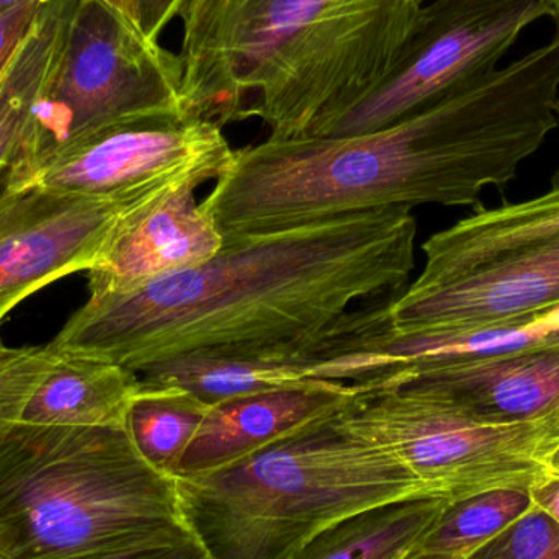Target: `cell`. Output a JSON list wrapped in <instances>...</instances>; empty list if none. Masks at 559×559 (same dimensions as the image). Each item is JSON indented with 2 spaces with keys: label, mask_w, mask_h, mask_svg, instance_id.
<instances>
[{
  "label": "cell",
  "mask_w": 559,
  "mask_h": 559,
  "mask_svg": "<svg viewBox=\"0 0 559 559\" xmlns=\"http://www.w3.org/2000/svg\"><path fill=\"white\" fill-rule=\"evenodd\" d=\"M3 348H5V345H3V342L0 341V350H3Z\"/></svg>",
  "instance_id": "33"
},
{
  "label": "cell",
  "mask_w": 559,
  "mask_h": 559,
  "mask_svg": "<svg viewBox=\"0 0 559 559\" xmlns=\"http://www.w3.org/2000/svg\"><path fill=\"white\" fill-rule=\"evenodd\" d=\"M354 390L350 383L316 380L216 404L183 453L176 478L235 465L318 420L335 416Z\"/></svg>",
  "instance_id": "14"
},
{
  "label": "cell",
  "mask_w": 559,
  "mask_h": 559,
  "mask_svg": "<svg viewBox=\"0 0 559 559\" xmlns=\"http://www.w3.org/2000/svg\"><path fill=\"white\" fill-rule=\"evenodd\" d=\"M105 5L110 7L111 10L123 16L127 22H130L134 28L140 29V9H138V0H100ZM143 33V32H141Z\"/></svg>",
  "instance_id": "28"
},
{
  "label": "cell",
  "mask_w": 559,
  "mask_h": 559,
  "mask_svg": "<svg viewBox=\"0 0 559 559\" xmlns=\"http://www.w3.org/2000/svg\"><path fill=\"white\" fill-rule=\"evenodd\" d=\"M416 236L411 209L390 206L225 242L136 292L88 295L48 348L134 373L189 354L314 352L354 306L403 293Z\"/></svg>",
  "instance_id": "1"
},
{
  "label": "cell",
  "mask_w": 559,
  "mask_h": 559,
  "mask_svg": "<svg viewBox=\"0 0 559 559\" xmlns=\"http://www.w3.org/2000/svg\"><path fill=\"white\" fill-rule=\"evenodd\" d=\"M450 501L416 495L335 522L289 559H401L417 548Z\"/></svg>",
  "instance_id": "18"
},
{
  "label": "cell",
  "mask_w": 559,
  "mask_h": 559,
  "mask_svg": "<svg viewBox=\"0 0 559 559\" xmlns=\"http://www.w3.org/2000/svg\"><path fill=\"white\" fill-rule=\"evenodd\" d=\"M427 0H189L183 100L216 127L321 136L390 74Z\"/></svg>",
  "instance_id": "3"
},
{
  "label": "cell",
  "mask_w": 559,
  "mask_h": 559,
  "mask_svg": "<svg viewBox=\"0 0 559 559\" xmlns=\"http://www.w3.org/2000/svg\"><path fill=\"white\" fill-rule=\"evenodd\" d=\"M559 236V169L547 193L527 202L478 209L424 242L426 265L414 285L460 277L495 259Z\"/></svg>",
  "instance_id": "16"
},
{
  "label": "cell",
  "mask_w": 559,
  "mask_h": 559,
  "mask_svg": "<svg viewBox=\"0 0 559 559\" xmlns=\"http://www.w3.org/2000/svg\"><path fill=\"white\" fill-rule=\"evenodd\" d=\"M189 0H138L140 28L146 38L157 41L176 16L182 15Z\"/></svg>",
  "instance_id": "26"
},
{
  "label": "cell",
  "mask_w": 559,
  "mask_h": 559,
  "mask_svg": "<svg viewBox=\"0 0 559 559\" xmlns=\"http://www.w3.org/2000/svg\"><path fill=\"white\" fill-rule=\"evenodd\" d=\"M176 485L183 521L213 559H289L342 519L426 495L341 413L235 465L176 478Z\"/></svg>",
  "instance_id": "5"
},
{
  "label": "cell",
  "mask_w": 559,
  "mask_h": 559,
  "mask_svg": "<svg viewBox=\"0 0 559 559\" xmlns=\"http://www.w3.org/2000/svg\"><path fill=\"white\" fill-rule=\"evenodd\" d=\"M147 388H177L209 406L301 386L316 380L341 381L342 364L332 335L321 348L302 354H189L154 361L136 371Z\"/></svg>",
  "instance_id": "15"
},
{
  "label": "cell",
  "mask_w": 559,
  "mask_h": 559,
  "mask_svg": "<svg viewBox=\"0 0 559 559\" xmlns=\"http://www.w3.org/2000/svg\"><path fill=\"white\" fill-rule=\"evenodd\" d=\"M193 537L176 479L127 426L9 424L0 432V559H84Z\"/></svg>",
  "instance_id": "4"
},
{
  "label": "cell",
  "mask_w": 559,
  "mask_h": 559,
  "mask_svg": "<svg viewBox=\"0 0 559 559\" xmlns=\"http://www.w3.org/2000/svg\"><path fill=\"white\" fill-rule=\"evenodd\" d=\"M545 472L559 478V442L545 459Z\"/></svg>",
  "instance_id": "29"
},
{
  "label": "cell",
  "mask_w": 559,
  "mask_h": 559,
  "mask_svg": "<svg viewBox=\"0 0 559 559\" xmlns=\"http://www.w3.org/2000/svg\"><path fill=\"white\" fill-rule=\"evenodd\" d=\"M22 2H26V0H0V13L12 9V7L19 5V3Z\"/></svg>",
  "instance_id": "31"
},
{
  "label": "cell",
  "mask_w": 559,
  "mask_h": 559,
  "mask_svg": "<svg viewBox=\"0 0 559 559\" xmlns=\"http://www.w3.org/2000/svg\"><path fill=\"white\" fill-rule=\"evenodd\" d=\"M401 559H456L452 557H443V555H430V554H424V551L417 550V548H414L411 554H407L406 557Z\"/></svg>",
  "instance_id": "30"
},
{
  "label": "cell",
  "mask_w": 559,
  "mask_h": 559,
  "mask_svg": "<svg viewBox=\"0 0 559 559\" xmlns=\"http://www.w3.org/2000/svg\"><path fill=\"white\" fill-rule=\"evenodd\" d=\"M559 302V236L495 259L460 277L411 285L388 305L397 332L478 328Z\"/></svg>",
  "instance_id": "11"
},
{
  "label": "cell",
  "mask_w": 559,
  "mask_h": 559,
  "mask_svg": "<svg viewBox=\"0 0 559 559\" xmlns=\"http://www.w3.org/2000/svg\"><path fill=\"white\" fill-rule=\"evenodd\" d=\"M150 200L0 186V322L33 293L92 271L120 219Z\"/></svg>",
  "instance_id": "10"
},
{
  "label": "cell",
  "mask_w": 559,
  "mask_h": 559,
  "mask_svg": "<svg viewBox=\"0 0 559 559\" xmlns=\"http://www.w3.org/2000/svg\"><path fill=\"white\" fill-rule=\"evenodd\" d=\"M163 115L193 117L183 100L180 56L146 38L100 0H82L2 183L19 182L78 141Z\"/></svg>",
  "instance_id": "6"
},
{
  "label": "cell",
  "mask_w": 559,
  "mask_h": 559,
  "mask_svg": "<svg viewBox=\"0 0 559 559\" xmlns=\"http://www.w3.org/2000/svg\"><path fill=\"white\" fill-rule=\"evenodd\" d=\"M210 407L177 388L144 386L128 413L127 430L140 455L157 472L176 479L180 460Z\"/></svg>",
  "instance_id": "20"
},
{
  "label": "cell",
  "mask_w": 559,
  "mask_h": 559,
  "mask_svg": "<svg viewBox=\"0 0 559 559\" xmlns=\"http://www.w3.org/2000/svg\"><path fill=\"white\" fill-rule=\"evenodd\" d=\"M195 190L183 187L128 212L87 272L88 295H127L215 258L225 238Z\"/></svg>",
  "instance_id": "12"
},
{
  "label": "cell",
  "mask_w": 559,
  "mask_h": 559,
  "mask_svg": "<svg viewBox=\"0 0 559 559\" xmlns=\"http://www.w3.org/2000/svg\"><path fill=\"white\" fill-rule=\"evenodd\" d=\"M532 501L537 509L547 514L555 524L559 525V478L547 472L532 483Z\"/></svg>",
  "instance_id": "27"
},
{
  "label": "cell",
  "mask_w": 559,
  "mask_h": 559,
  "mask_svg": "<svg viewBox=\"0 0 559 559\" xmlns=\"http://www.w3.org/2000/svg\"><path fill=\"white\" fill-rule=\"evenodd\" d=\"M341 416L388 450L426 495L453 502L498 488H531L559 442V420L488 424L455 404L384 381L354 384Z\"/></svg>",
  "instance_id": "7"
},
{
  "label": "cell",
  "mask_w": 559,
  "mask_h": 559,
  "mask_svg": "<svg viewBox=\"0 0 559 559\" xmlns=\"http://www.w3.org/2000/svg\"><path fill=\"white\" fill-rule=\"evenodd\" d=\"M140 374L120 365L56 355L55 364L26 401L20 423L35 426H127L143 394Z\"/></svg>",
  "instance_id": "17"
},
{
  "label": "cell",
  "mask_w": 559,
  "mask_h": 559,
  "mask_svg": "<svg viewBox=\"0 0 559 559\" xmlns=\"http://www.w3.org/2000/svg\"><path fill=\"white\" fill-rule=\"evenodd\" d=\"M84 559H213L206 548L193 537L186 540L167 542V544L140 545V547L121 548L105 551Z\"/></svg>",
  "instance_id": "25"
},
{
  "label": "cell",
  "mask_w": 559,
  "mask_h": 559,
  "mask_svg": "<svg viewBox=\"0 0 559 559\" xmlns=\"http://www.w3.org/2000/svg\"><path fill=\"white\" fill-rule=\"evenodd\" d=\"M373 381L449 401L481 423L559 420V342L409 368Z\"/></svg>",
  "instance_id": "13"
},
{
  "label": "cell",
  "mask_w": 559,
  "mask_h": 559,
  "mask_svg": "<svg viewBox=\"0 0 559 559\" xmlns=\"http://www.w3.org/2000/svg\"><path fill=\"white\" fill-rule=\"evenodd\" d=\"M555 115H557L558 123H559V97L557 104H555Z\"/></svg>",
  "instance_id": "32"
},
{
  "label": "cell",
  "mask_w": 559,
  "mask_h": 559,
  "mask_svg": "<svg viewBox=\"0 0 559 559\" xmlns=\"http://www.w3.org/2000/svg\"><path fill=\"white\" fill-rule=\"evenodd\" d=\"M82 0H45L35 25L0 74V183L12 166L29 110L58 66Z\"/></svg>",
  "instance_id": "19"
},
{
  "label": "cell",
  "mask_w": 559,
  "mask_h": 559,
  "mask_svg": "<svg viewBox=\"0 0 559 559\" xmlns=\"http://www.w3.org/2000/svg\"><path fill=\"white\" fill-rule=\"evenodd\" d=\"M45 0H26L0 13V74L35 25Z\"/></svg>",
  "instance_id": "24"
},
{
  "label": "cell",
  "mask_w": 559,
  "mask_h": 559,
  "mask_svg": "<svg viewBox=\"0 0 559 559\" xmlns=\"http://www.w3.org/2000/svg\"><path fill=\"white\" fill-rule=\"evenodd\" d=\"M463 559H559V525L534 508Z\"/></svg>",
  "instance_id": "23"
},
{
  "label": "cell",
  "mask_w": 559,
  "mask_h": 559,
  "mask_svg": "<svg viewBox=\"0 0 559 559\" xmlns=\"http://www.w3.org/2000/svg\"><path fill=\"white\" fill-rule=\"evenodd\" d=\"M559 22V0H430L384 81L321 136L380 130L498 69L527 26Z\"/></svg>",
  "instance_id": "8"
},
{
  "label": "cell",
  "mask_w": 559,
  "mask_h": 559,
  "mask_svg": "<svg viewBox=\"0 0 559 559\" xmlns=\"http://www.w3.org/2000/svg\"><path fill=\"white\" fill-rule=\"evenodd\" d=\"M55 360L48 345L0 350V432L20 420L26 401Z\"/></svg>",
  "instance_id": "22"
},
{
  "label": "cell",
  "mask_w": 559,
  "mask_h": 559,
  "mask_svg": "<svg viewBox=\"0 0 559 559\" xmlns=\"http://www.w3.org/2000/svg\"><path fill=\"white\" fill-rule=\"evenodd\" d=\"M528 488H498L449 502L417 550L463 559L534 509Z\"/></svg>",
  "instance_id": "21"
},
{
  "label": "cell",
  "mask_w": 559,
  "mask_h": 559,
  "mask_svg": "<svg viewBox=\"0 0 559 559\" xmlns=\"http://www.w3.org/2000/svg\"><path fill=\"white\" fill-rule=\"evenodd\" d=\"M558 97L559 23L540 48L380 130L235 150L202 206L225 242L390 206H476L557 130Z\"/></svg>",
  "instance_id": "2"
},
{
  "label": "cell",
  "mask_w": 559,
  "mask_h": 559,
  "mask_svg": "<svg viewBox=\"0 0 559 559\" xmlns=\"http://www.w3.org/2000/svg\"><path fill=\"white\" fill-rule=\"evenodd\" d=\"M233 154L223 128L190 115H163L78 141L19 182L2 186L94 199L150 200L218 179Z\"/></svg>",
  "instance_id": "9"
}]
</instances>
